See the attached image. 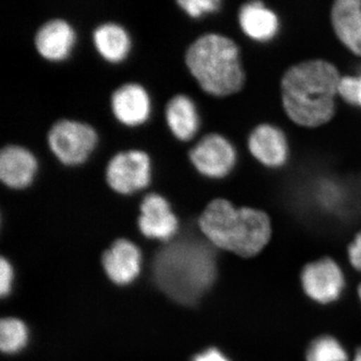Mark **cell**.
<instances>
[{
    "mask_svg": "<svg viewBox=\"0 0 361 361\" xmlns=\"http://www.w3.org/2000/svg\"><path fill=\"white\" fill-rule=\"evenodd\" d=\"M341 77L323 59H311L291 66L281 80V97L287 116L297 125L317 128L336 115V97Z\"/></svg>",
    "mask_w": 361,
    "mask_h": 361,
    "instance_id": "obj_1",
    "label": "cell"
},
{
    "mask_svg": "<svg viewBox=\"0 0 361 361\" xmlns=\"http://www.w3.org/2000/svg\"><path fill=\"white\" fill-rule=\"evenodd\" d=\"M213 252L197 238L180 237L169 242L156 254L154 280L176 302L192 305L215 278Z\"/></svg>",
    "mask_w": 361,
    "mask_h": 361,
    "instance_id": "obj_2",
    "label": "cell"
},
{
    "mask_svg": "<svg viewBox=\"0 0 361 361\" xmlns=\"http://www.w3.org/2000/svg\"><path fill=\"white\" fill-rule=\"evenodd\" d=\"M198 225L212 245L242 257L258 254L271 237L267 214L247 207L236 208L223 198L214 199L205 207Z\"/></svg>",
    "mask_w": 361,
    "mask_h": 361,
    "instance_id": "obj_3",
    "label": "cell"
},
{
    "mask_svg": "<svg viewBox=\"0 0 361 361\" xmlns=\"http://www.w3.org/2000/svg\"><path fill=\"white\" fill-rule=\"evenodd\" d=\"M185 65L195 82L209 96H233L245 85L238 45L220 33H203L196 37L185 52Z\"/></svg>",
    "mask_w": 361,
    "mask_h": 361,
    "instance_id": "obj_4",
    "label": "cell"
},
{
    "mask_svg": "<svg viewBox=\"0 0 361 361\" xmlns=\"http://www.w3.org/2000/svg\"><path fill=\"white\" fill-rule=\"evenodd\" d=\"M94 126L75 118H63L52 123L47 133V148L61 165L80 167L90 160L99 145Z\"/></svg>",
    "mask_w": 361,
    "mask_h": 361,
    "instance_id": "obj_5",
    "label": "cell"
},
{
    "mask_svg": "<svg viewBox=\"0 0 361 361\" xmlns=\"http://www.w3.org/2000/svg\"><path fill=\"white\" fill-rule=\"evenodd\" d=\"M153 166L147 152L123 149L111 157L104 168V180L111 191L121 196L145 192L152 185Z\"/></svg>",
    "mask_w": 361,
    "mask_h": 361,
    "instance_id": "obj_6",
    "label": "cell"
},
{
    "mask_svg": "<svg viewBox=\"0 0 361 361\" xmlns=\"http://www.w3.org/2000/svg\"><path fill=\"white\" fill-rule=\"evenodd\" d=\"M188 159L198 174L210 179H222L234 168L236 152L224 135L210 133L202 135L187 152Z\"/></svg>",
    "mask_w": 361,
    "mask_h": 361,
    "instance_id": "obj_7",
    "label": "cell"
},
{
    "mask_svg": "<svg viewBox=\"0 0 361 361\" xmlns=\"http://www.w3.org/2000/svg\"><path fill=\"white\" fill-rule=\"evenodd\" d=\"M110 109L116 123L135 129L148 123L152 118L153 97L145 85L129 80L111 92Z\"/></svg>",
    "mask_w": 361,
    "mask_h": 361,
    "instance_id": "obj_8",
    "label": "cell"
},
{
    "mask_svg": "<svg viewBox=\"0 0 361 361\" xmlns=\"http://www.w3.org/2000/svg\"><path fill=\"white\" fill-rule=\"evenodd\" d=\"M33 47L37 54L51 63L68 61L78 42L75 26L61 16H52L42 23L33 35Z\"/></svg>",
    "mask_w": 361,
    "mask_h": 361,
    "instance_id": "obj_9",
    "label": "cell"
},
{
    "mask_svg": "<svg viewBox=\"0 0 361 361\" xmlns=\"http://www.w3.org/2000/svg\"><path fill=\"white\" fill-rule=\"evenodd\" d=\"M39 161L32 149L7 142L0 149V182L11 191H25L32 186Z\"/></svg>",
    "mask_w": 361,
    "mask_h": 361,
    "instance_id": "obj_10",
    "label": "cell"
},
{
    "mask_svg": "<svg viewBox=\"0 0 361 361\" xmlns=\"http://www.w3.org/2000/svg\"><path fill=\"white\" fill-rule=\"evenodd\" d=\"M139 210L137 225L147 238L169 241L175 236L179 222L170 201L163 194L154 191L145 194Z\"/></svg>",
    "mask_w": 361,
    "mask_h": 361,
    "instance_id": "obj_11",
    "label": "cell"
},
{
    "mask_svg": "<svg viewBox=\"0 0 361 361\" xmlns=\"http://www.w3.org/2000/svg\"><path fill=\"white\" fill-rule=\"evenodd\" d=\"M90 39L97 56L110 65H122L132 54V35L118 21L109 20L97 23L90 32Z\"/></svg>",
    "mask_w": 361,
    "mask_h": 361,
    "instance_id": "obj_12",
    "label": "cell"
},
{
    "mask_svg": "<svg viewBox=\"0 0 361 361\" xmlns=\"http://www.w3.org/2000/svg\"><path fill=\"white\" fill-rule=\"evenodd\" d=\"M164 118L169 132L183 144L193 141L201 129L198 106L186 92L169 97L164 106Z\"/></svg>",
    "mask_w": 361,
    "mask_h": 361,
    "instance_id": "obj_13",
    "label": "cell"
},
{
    "mask_svg": "<svg viewBox=\"0 0 361 361\" xmlns=\"http://www.w3.org/2000/svg\"><path fill=\"white\" fill-rule=\"evenodd\" d=\"M302 283L304 290L311 298L320 303H329L341 294L344 279L336 263L326 258L306 266Z\"/></svg>",
    "mask_w": 361,
    "mask_h": 361,
    "instance_id": "obj_14",
    "label": "cell"
},
{
    "mask_svg": "<svg viewBox=\"0 0 361 361\" xmlns=\"http://www.w3.org/2000/svg\"><path fill=\"white\" fill-rule=\"evenodd\" d=\"M103 265L111 281L118 285L129 284L134 281L141 269V252L129 240H116L104 252Z\"/></svg>",
    "mask_w": 361,
    "mask_h": 361,
    "instance_id": "obj_15",
    "label": "cell"
},
{
    "mask_svg": "<svg viewBox=\"0 0 361 361\" xmlns=\"http://www.w3.org/2000/svg\"><path fill=\"white\" fill-rule=\"evenodd\" d=\"M249 149L256 160L268 167H280L288 156L286 137L274 126H258L249 137Z\"/></svg>",
    "mask_w": 361,
    "mask_h": 361,
    "instance_id": "obj_16",
    "label": "cell"
},
{
    "mask_svg": "<svg viewBox=\"0 0 361 361\" xmlns=\"http://www.w3.org/2000/svg\"><path fill=\"white\" fill-rule=\"evenodd\" d=\"M334 32L346 47L361 56V1L338 0L331 9Z\"/></svg>",
    "mask_w": 361,
    "mask_h": 361,
    "instance_id": "obj_17",
    "label": "cell"
},
{
    "mask_svg": "<svg viewBox=\"0 0 361 361\" xmlns=\"http://www.w3.org/2000/svg\"><path fill=\"white\" fill-rule=\"evenodd\" d=\"M239 21L242 30L248 37L262 42L272 39L278 30L277 16L260 2L242 6Z\"/></svg>",
    "mask_w": 361,
    "mask_h": 361,
    "instance_id": "obj_18",
    "label": "cell"
},
{
    "mask_svg": "<svg viewBox=\"0 0 361 361\" xmlns=\"http://www.w3.org/2000/svg\"><path fill=\"white\" fill-rule=\"evenodd\" d=\"M27 337V329L21 320L9 317L0 322V348L4 353H16L21 350Z\"/></svg>",
    "mask_w": 361,
    "mask_h": 361,
    "instance_id": "obj_19",
    "label": "cell"
},
{
    "mask_svg": "<svg viewBox=\"0 0 361 361\" xmlns=\"http://www.w3.org/2000/svg\"><path fill=\"white\" fill-rule=\"evenodd\" d=\"M307 361H348V355L336 339L324 336L311 344Z\"/></svg>",
    "mask_w": 361,
    "mask_h": 361,
    "instance_id": "obj_20",
    "label": "cell"
},
{
    "mask_svg": "<svg viewBox=\"0 0 361 361\" xmlns=\"http://www.w3.org/2000/svg\"><path fill=\"white\" fill-rule=\"evenodd\" d=\"M178 7L190 20H198L201 16L219 11L218 0H177Z\"/></svg>",
    "mask_w": 361,
    "mask_h": 361,
    "instance_id": "obj_21",
    "label": "cell"
},
{
    "mask_svg": "<svg viewBox=\"0 0 361 361\" xmlns=\"http://www.w3.org/2000/svg\"><path fill=\"white\" fill-rule=\"evenodd\" d=\"M13 279V271L11 263L2 257L0 261V293L2 296H6L11 292Z\"/></svg>",
    "mask_w": 361,
    "mask_h": 361,
    "instance_id": "obj_22",
    "label": "cell"
},
{
    "mask_svg": "<svg viewBox=\"0 0 361 361\" xmlns=\"http://www.w3.org/2000/svg\"><path fill=\"white\" fill-rule=\"evenodd\" d=\"M349 259L356 269L361 271V232L355 237V241L349 247Z\"/></svg>",
    "mask_w": 361,
    "mask_h": 361,
    "instance_id": "obj_23",
    "label": "cell"
},
{
    "mask_svg": "<svg viewBox=\"0 0 361 361\" xmlns=\"http://www.w3.org/2000/svg\"><path fill=\"white\" fill-rule=\"evenodd\" d=\"M193 361H229L217 349L212 348L195 356Z\"/></svg>",
    "mask_w": 361,
    "mask_h": 361,
    "instance_id": "obj_24",
    "label": "cell"
},
{
    "mask_svg": "<svg viewBox=\"0 0 361 361\" xmlns=\"http://www.w3.org/2000/svg\"><path fill=\"white\" fill-rule=\"evenodd\" d=\"M361 106V77L358 78L357 90H356V104Z\"/></svg>",
    "mask_w": 361,
    "mask_h": 361,
    "instance_id": "obj_25",
    "label": "cell"
},
{
    "mask_svg": "<svg viewBox=\"0 0 361 361\" xmlns=\"http://www.w3.org/2000/svg\"><path fill=\"white\" fill-rule=\"evenodd\" d=\"M355 361H361V349L358 350L357 355L355 356Z\"/></svg>",
    "mask_w": 361,
    "mask_h": 361,
    "instance_id": "obj_26",
    "label": "cell"
},
{
    "mask_svg": "<svg viewBox=\"0 0 361 361\" xmlns=\"http://www.w3.org/2000/svg\"><path fill=\"white\" fill-rule=\"evenodd\" d=\"M360 298H361V286H360Z\"/></svg>",
    "mask_w": 361,
    "mask_h": 361,
    "instance_id": "obj_27",
    "label": "cell"
}]
</instances>
